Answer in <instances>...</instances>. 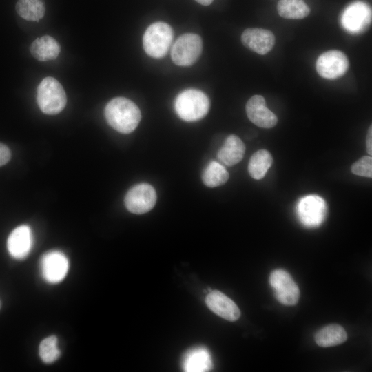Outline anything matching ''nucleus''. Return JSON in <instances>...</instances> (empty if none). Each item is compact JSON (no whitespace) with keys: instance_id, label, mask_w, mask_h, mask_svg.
<instances>
[{"instance_id":"obj_1","label":"nucleus","mask_w":372,"mask_h":372,"mask_svg":"<svg viewBox=\"0 0 372 372\" xmlns=\"http://www.w3.org/2000/svg\"><path fill=\"white\" fill-rule=\"evenodd\" d=\"M104 114L108 124L122 134L132 132L141 118L138 107L125 97H116L110 100L105 107Z\"/></svg>"},{"instance_id":"obj_2","label":"nucleus","mask_w":372,"mask_h":372,"mask_svg":"<svg viewBox=\"0 0 372 372\" xmlns=\"http://www.w3.org/2000/svg\"><path fill=\"white\" fill-rule=\"evenodd\" d=\"M210 102L202 91L187 89L181 92L174 101V110L177 115L188 122L198 121L209 112Z\"/></svg>"},{"instance_id":"obj_3","label":"nucleus","mask_w":372,"mask_h":372,"mask_svg":"<svg viewBox=\"0 0 372 372\" xmlns=\"http://www.w3.org/2000/svg\"><path fill=\"white\" fill-rule=\"evenodd\" d=\"M37 101L40 110L46 114L61 112L67 103V96L61 84L56 79L48 76L39 84Z\"/></svg>"},{"instance_id":"obj_4","label":"nucleus","mask_w":372,"mask_h":372,"mask_svg":"<svg viewBox=\"0 0 372 372\" xmlns=\"http://www.w3.org/2000/svg\"><path fill=\"white\" fill-rule=\"evenodd\" d=\"M173 39V31L169 25L158 21L151 24L143 37V45L146 54L159 59L168 52Z\"/></svg>"},{"instance_id":"obj_5","label":"nucleus","mask_w":372,"mask_h":372,"mask_svg":"<svg viewBox=\"0 0 372 372\" xmlns=\"http://www.w3.org/2000/svg\"><path fill=\"white\" fill-rule=\"evenodd\" d=\"M202 40L198 34H183L176 39L172 46V59L177 65L189 66L197 61L202 52Z\"/></svg>"},{"instance_id":"obj_6","label":"nucleus","mask_w":372,"mask_h":372,"mask_svg":"<svg viewBox=\"0 0 372 372\" xmlns=\"http://www.w3.org/2000/svg\"><path fill=\"white\" fill-rule=\"evenodd\" d=\"M269 284L280 303L287 306L296 305L298 303L300 290L287 271L281 269L273 270L269 276Z\"/></svg>"},{"instance_id":"obj_7","label":"nucleus","mask_w":372,"mask_h":372,"mask_svg":"<svg viewBox=\"0 0 372 372\" xmlns=\"http://www.w3.org/2000/svg\"><path fill=\"white\" fill-rule=\"evenodd\" d=\"M157 199L154 188L148 183H140L132 187L124 199L127 209L131 213L142 214L150 211Z\"/></svg>"},{"instance_id":"obj_8","label":"nucleus","mask_w":372,"mask_h":372,"mask_svg":"<svg viewBox=\"0 0 372 372\" xmlns=\"http://www.w3.org/2000/svg\"><path fill=\"white\" fill-rule=\"evenodd\" d=\"M327 205L324 200L316 195L302 198L297 205V214L300 221L306 227L319 226L324 220Z\"/></svg>"},{"instance_id":"obj_9","label":"nucleus","mask_w":372,"mask_h":372,"mask_svg":"<svg viewBox=\"0 0 372 372\" xmlns=\"http://www.w3.org/2000/svg\"><path fill=\"white\" fill-rule=\"evenodd\" d=\"M349 68V60L344 53L332 50L323 52L316 61L318 74L327 79H335L343 76Z\"/></svg>"},{"instance_id":"obj_10","label":"nucleus","mask_w":372,"mask_h":372,"mask_svg":"<svg viewBox=\"0 0 372 372\" xmlns=\"http://www.w3.org/2000/svg\"><path fill=\"white\" fill-rule=\"evenodd\" d=\"M69 261L66 256L58 250H52L43 255L40 270L43 279L50 283H58L66 276Z\"/></svg>"},{"instance_id":"obj_11","label":"nucleus","mask_w":372,"mask_h":372,"mask_svg":"<svg viewBox=\"0 0 372 372\" xmlns=\"http://www.w3.org/2000/svg\"><path fill=\"white\" fill-rule=\"evenodd\" d=\"M371 20V8L366 3L358 1L349 4L341 17L342 27L351 33L363 32L370 24Z\"/></svg>"},{"instance_id":"obj_12","label":"nucleus","mask_w":372,"mask_h":372,"mask_svg":"<svg viewBox=\"0 0 372 372\" xmlns=\"http://www.w3.org/2000/svg\"><path fill=\"white\" fill-rule=\"evenodd\" d=\"M246 113L254 124L262 128H271L278 122L276 115L267 107L265 100L260 95H254L248 100Z\"/></svg>"},{"instance_id":"obj_13","label":"nucleus","mask_w":372,"mask_h":372,"mask_svg":"<svg viewBox=\"0 0 372 372\" xmlns=\"http://www.w3.org/2000/svg\"><path fill=\"white\" fill-rule=\"evenodd\" d=\"M241 41L250 50L264 55L274 46L275 37L272 32L266 29L247 28L241 35Z\"/></svg>"},{"instance_id":"obj_14","label":"nucleus","mask_w":372,"mask_h":372,"mask_svg":"<svg viewBox=\"0 0 372 372\" xmlns=\"http://www.w3.org/2000/svg\"><path fill=\"white\" fill-rule=\"evenodd\" d=\"M33 237L29 226L23 225L16 227L7 240V248L10 254L16 259L25 258L30 253Z\"/></svg>"},{"instance_id":"obj_15","label":"nucleus","mask_w":372,"mask_h":372,"mask_svg":"<svg viewBox=\"0 0 372 372\" xmlns=\"http://www.w3.org/2000/svg\"><path fill=\"white\" fill-rule=\"evenodd\" d=\"M205 302L210 310L225 320L233 322L240 318V311L236 303L219 291H210Z\"/></svg>"},{"instance_id":"obj_16","label":"nucleus","mask_w":372,"mask_h":372,"mask_svg":"<svg viewBox=\"0 0 372 372\" xmlns=\"http://www.w3.org/2000/svg\"><path fill=\"white\" fill-rule=\"evenodd\" d=\"M212 360L209 351L204 347H198L189 350L184 355L182 366L187 372H203L210 371Z\"/></svg>"},{"instance_id":"obj_17","label":"nucleus","mask_w":372,"mask_h":372,"mask_svg":"<svg viewBox=\"0 0 372 372\" xmlns=\"http://www.w3.org/2000/svg\"><path fill=\"white\" fill-rule=\"evenodd\" d=\"M245 145L236 135L231 134L225 140L223 145L217 154L220 163L227 166H233L238 163L243 158Z\"/></svg>"},{"instance_id":"obj_18","label":"nucleus","mask_w":372,"mask_h":372,"mask_svg":"<svg viewBox=\"0 0 372 372\" xmlns=\"http://www.w3.org/2000/svg\"><path fill=\"white\" fill-rule=\"evenodd\" d=\"M30 51L38 61H48L55 59L59 54L61 47L58 41L49 35L36 39L31 44Z\"/></svg>"},{"instance_id":"obj_19","label":"nucleus","mask_w":372,"mask_h":372,"mask_svg":"<svg viewBox=\"0 0 372 372\" xmlns=\"http://www.w3.org/2000/svg\"><path fill=\"white\" fill-rule=\"evenodd\" d=\"M314 339L320 347H333L344 342L347 339V333L342 326L332 324L320 329L315 334Z\"/></svg>"},{"instance_id":"obj_20","label":"nucleus","mask_w":372,"mask_h":372,"mask_svg":"<svg viewBox=\"0 0 372 372\" xmlns=\"http://www.w3.org/2000/svg\"><path fill=\"white\" fill-rule=\"evenodd\" d=\"M273 158L270 152L262 149L254 152L248 163L249 175L256 180L262 179L270 168Z\"/></svg>"},{"instance_id":"obj_21","label":"nucleus","mask_w":372,"mask_h":372,"mask_svg":"<svg viewBox=\"0 0 372 372\" xmlns=\"http://www.w3.org/2000/svg\"><path fill=\"white\" fill-rule=\"evenodd\" d=\"M15 9L23 19L39 21L45 13V4L44 0H17Z\"/></svg>"},{"instance_id":"obj_22","label":"nucleus","mask_w":372,"mask_h":372,"mask_svg":"<svg viewBox=\"0 0 372 372\" xmlns=\"http://www.w3.org/2000/svg\"><path fill=\"white\" fill-rule=\"evenodd\" d=\"M277 10L280 17L288 19H301L310 12V8L304 0H280Z\"/></svg>"},{"instance_id":"obj_23","label":"nucleus","mask_w":372,"mask_h":372,"mask_svg":"<svg viewBox=\"0 0 372 372\" xmlns=\"http://www.w3.org/2000/svg\"><path fill=\"white\" fill-rule=\"evenodd\" d=\"M229 174L222 163L211 161L206 166L202 174L203 183L209 187H216L224 185L229 179Z\"/></svg>"},{"instance_id":"obj_24","label":"nucleus","mask_w":372,"mask_h":372,"mask_svg":"<svg viewBox=\"0 0 372 372\" xmlns=\"http://www.w3.org/2000/svg\"><path fill=\"white\" fill-rule=\"evenodd\" d=\"M39 353L43 362L51 364L55 362L61 354L56 337L50 335L44 338L39 344Z\"/></svg>"},{"instance_id":"obj_25","label":"nucleus","mask_w":372,"mask_h":372,"mask_svg":"<svg viewBox=\"0 0 372 372\" xmlns=\"http://www.w3.org/2000/svg\"><path fill=\"white\" fill-rule=\"evenodd\" d=\"M351 172L355 175L371 178L372 177V158L364 156L355 162L351 167Z\"/></svg>"},{"instance_id":"obj_26","label":"nucleus","mask_w":372,"mask_h":372,"mask_svg":"<svg viewBox=\"0 0 372 372\" xmlns=\"http://www.w3.org/2000/svg\"><path fill=\"white\" fill-rule=\"evenodd\" d=\"M11 158V152L8 146L0 143V166L6 164Z\"/></svg>"},{"instance_id":"obj_27","label":"nucleus","mask_w":372,"mask_h":372,"mask_svg":"<svg viewBox=\"0 0 372 372\" xmlns=\"http://www.w3.org/2000/svg\"><path fill=\"white\" fill-rule=\"evenodd\" d=\"M372 127L371 125L369 127L366 138V151L368 154L371 156L372 154Z\"/></svg>"},{"instance_id":"obj_28","label":"nucleus","mask_w":372,"mask_h":372,"mask_svg":"<svg viewBox=\"0 0 372 372\" xmlns=\"http://www.w3.org/2000/svg\"><path fill=\"white\" fill-rule=\"evenodd\" d=\"M195 1L203 6H209L212 3L214 0H195Z\"/></svg>"},{"instance_id":"obj_29","label":"nucleus","mask_w":372,"mask_h":372,"mask_svg":"<svg viewBox=\"0 0 372 372\" xmlns=\"http://www.w3.org/2000/svg\"><path fill=\"white\" fill-rule=\"evenodd\" d=\"M1 300H0V309H1Z\"/></svg>"}]
</instances>
